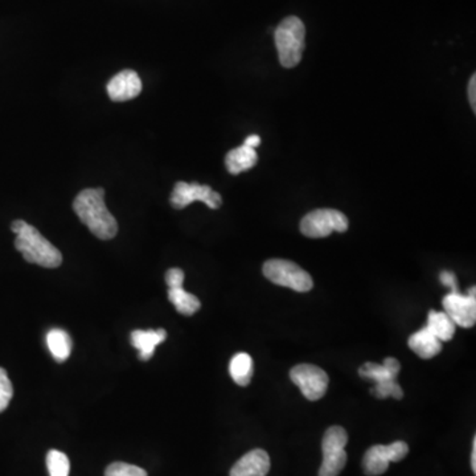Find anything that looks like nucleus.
<instances>
[{
    "label": "nucleus",
    "mask_w": 476,
    "mask_h": 476,
    "mask_svg": "<svg viewBox=\"0 0 476 476\" xmlns=\"http://www.w3.org/2000/svg\"><path fill=\"white\" fill-rule=\"evenodd\" d=\"M270 456L265 450H252L234 463L231 476H266L270 471Z\"/></svg>",
    "instance_id": "f8f14e48"
},
{
    "label": "nucleus",
    "mask_w": 476,
    "mask_h": 476,
    "mask_svg": "<svg viewBox=\"0 0 476 476\" xmlns=\"http://www.w3.org/2000/svg\"><path fill=\"white\" fill-rule=\"evenodd\" d=\"M469 99L470 104H471L472 110L476 112V76H472L470 79L469 84Z\"/></svg>",
    "instance_id": "bb28decb"
},
{
    "label": "nucleus",
    "mask_w": 476,
    "mask_h": 476,
    "mask_svg": "<svg viewBox=\"0 0 476 476\" xmlns=\"http://www.w3.org/2000/svg\"><path fill=\"white\" fill-rule=\"evenodd\" d=\"M169 299L181 316H192L201 307L198 298L194 296V294L187 293L183 286L181 288H169Z\"/></svg>",
    "instance_id": "aec40b11"
},
{
    "label": "nucleus",
    "mask_w": 476,
    "mask_h": 476,
    "mask_svg": "<svg viewBox=\"0 0 476 476\" xmlns=\"http://www.w3.org/2000/svg\"><path fill=\"white\" fill-rule=\"evenodd\" d=\"M372 396H375L376 398L384 399L388 397H393L396 399H401L404 397V390L399 387L397 380H392V381L381 382V384H375V388L371 389Z\"/></svg>",
    "instance_id": "4be33fe9"
},
{
    "label": "nucleus",
    "mask_w": 476,
    "mask_h": 476,
    "mask_svg": "<svg viewBox=\"0 0 476 476\" xmlns=\"http://www.w3.org/2000/svg\"><path fill=\"white\" fill-rule=\"evenodd\" d=\"M444 313L452 317L456 325L471 328L476 322V297L475 288L469 290V296L456 293L447 294L444 298Z\"/></svg>",
    "instance_id": "9d476101"
},
{
    "label": "nucleus",
    "mask_w": 476,
    "mask_h": 476,
    "mask_svg": "<svg viewBox=\"0 0 476 476\" xmlns=\"http://www.w3.org/2000/svg\"><path fill=\"white\" fill-rule=\"evenodd\" d=\"M399 370H401V365L398 360L387 357L381 365L376 362H365L360 367L359 375L367 381H372L373 384H381V382L397 380Z\"/></svg>",
    "instance_id": "ddd939ff"
},
{
    "label": "nucleus",
    "mask_w": 476,
    "mask_h": 476,
    "mask_svg": "<svg viewBox=\"0 0 476 476\" xmlns=\"http://www.w3.org/2000/svg\"><path fill=\"white\" fill-rule=\"evenodd\" d=\"M253 370V359L245 352L237 353L229 364V373L240 387H248L251 384Z\"/></svg>",
    "instance_id": "6ab92c4d"
},
{
    "label": "nucleus",
    "mask_w": 476,
    "mask_h": 476,
    "mask_svg": "<svg viewBox=\"0 0 476 476\" xmlns=\"http://www.w3.org/2000/svg\"><path fill=\"white\" fill-rule=\"evenodd\" d=\"M47 467L50 476H69V458L59 450L48 452Z\"/></svg>",
    "instance_id": "412c9836"
},
{
    "label": "nucleus",
    "mask_w": 476,
    "mask_h": 476,
    "mask_svg": "<svg viewBox=\"0 0 476 476\" xmlns=\"http://www.w3.org/2000/svg\"><path fill=\"white\" fill-rule=\"evenodd\" d=\"M290 379L308 401H317L327 392V373L313 364H299L290 371Z\"/></svg>",
    "instance_id": "1a4fd4ad"
},
{
    "label": "nucleus",
    "mask_w": 476,
    "mask_h": 476,
    "mask_svg": "<svg viewBox=\"0 0 476 476\" xmlns=\"http://www.w3.org/2000/svg\"><path fill=\"white\" fill-rule=\"evenodd\" d=\"M195 201H201L211 209H218L223 204V197L209 186L178 181L172 189L171 197H169L172 208L184 209Z\"/></svg>",
    "instance_id": "6e6552de"
},
{
    "label": "nucleus",
    "mask_w": 476,
    "mask_h": 476,
    "mask_svg": "<svg viewBox=\"0 0 476 476\" xmlns=\"http://www.w3.org/2000/svg\"><path fill=\"white\" fill-rule=\"evenodd\" d=\"M426 328L441 342H450L455 335L456 325L446 313L430 311Z\"/></svg>",
    "instance_id": "f3484780"
},
{
    "label": "nucleus",
    "mask_w": 476,
    "mask_h": 476,
    "mask_svg": "<svg viewBox=\"0 0 476 476\" xmlns=\"http://www.w3.org/2000/svg\"><path fill=\"white\" fill-rule=\"evenodd\" d=\"M347 229V216L336 209H316L300 221V232L310 238L327 237L334 232L344 233Z\"/></svg>",
    "instance_id": "423d86ee"
},
{
    "label": "nucleus",
    "mask_w": 476,
    "mask_h": 476,
    "mask_svg": "<svg viewBox=\"0 0 476 476\" xmlns=\"http://www.w3.org/2000/svg\"><path fill=\"white\" fill-rule=\"evenodd\" d=\"M105 476H147V472L141 467L134 466V464L115 462V463L107 466Z\"/></svg>",
    "instance_id": "5701e85b"
},
{
    "label": "nucleus",
    "mask_w": 476,
    "mask_h": 476,
    "mask_svg": "<svg viewBox=\"0 0 476 476\" xmlns=\"http://www.w3.org/2000/svg\"><path fill=\"white\" fill-rule=\"evenodd\" d=\"M439 280H441L442 285L446 286V288H452V293H456L458 291V282H456V277L452 271H442L439 274Z\"/></svg>",
    "instance_id": "a878e982"
},
{
    "label": "nucleus",
    "mask_w": 476,
    "mask_h": 476,
    "mask_svg": "<svg viewBox=\"0 0 476 476\" xmlns=\"http://www.w3.org/2000/svg\"><path fill=\"white\" fill-rule=\"evenodd\" d=\"M258 155L256 150L252 147L243 146L231 150L225 157V166L229 174L238 175L241 172L249 171L256 166Z\"/></svg>",
    "instance_id": "dca6fc26"
},
{
    "label": "nucleus",
    "mask_w": 476,
    "mask_h": 476,
    "mask_svg": "<svg viewBox=\"0 0 476 476\" xmlns=\"http://www.w3.org/2000/svg\"><path fill=\"white\" fill-rule=\"evenodd\" d=\"M166 282L169 288H181L184 283V271L178 268L169 269L166 273Z\"/></svg>",
    "instance_id": "393cba45"
},
{
    "label": "nucleus",
    "mask_w": 476,
    "mask_h": 476,
    "mask_svg": "<svg viewBox=\"0 0 476 476\" xmlns=\"http://www.w3.org/2000/svg\"><path fill=\"white\" fill-rule=\"evenodd\" d=\"M243 144H245V146L252 147V149H256V147L260 146L261 144V138L258 137V135H251V137L245 139Z\"/></svg>",
    "instance_id": "cd10ccee"
},
{
    "label": "nucleus",
    "mask_w": 476,
    "mask_h": 476,
    "mask_svg": "<svg viewBox=\"0 0 476 476\" xmlns=\"http://www.w3.org/2000/svg\"><path fill=\"white\" fill-rule=\"evenodd\" d=\"M348 435L342 426H333L325 432L322 441L323 462L319 476H339L347 463L345 444Z\"/></svg>",
    "instance_id": "39448f33"
},
{
    "label": "nucleus",
    "mask_w": 476,
    "mask_h": 476,
    "mask_svg": "<svg viewBox=\"0 0 476 476\" xmlns=\"http://www.w3.org/2000/svg\"><path fill=\"white\" fill-rule=\"evenodd\" d=\"M471 467H472V472L476 474V438L475 436H474V441H472Z\"/></svg>",
    "instance_id": "c85d7f7f"
},
{
    "label": "nucleus",
    "mask_w": 476,
    "mask_h": 476,
    "mask_svg": "<svg viewBox=\"0 0 476 476\" xmlns=\"http://www.w3.org/2000/svg\"><path fill=\"white\" fill-rule=\"evenodd\" d=\"M409 454V446L402 441L393 444H375L365 453L362 458V470L365 475L379 476L384 474L389 469L390 462H399Z\"/></svg>",
    "instance_id": "0eeeda50"
},
{
    "label": "nucleus",
    "mask_w": 476,
    "mask_h": 476,
    "mask_svg": "<svg viewBox=\"0 0 476 476\" xmlns=\"http://www.w3.org/2000/svg\"><path fill=\"white\" fill-rule=\"evenodd\" d=\"M11 231L16 233L15 248L27 262L47 269H56L61 265V252L42 236L35 226L24 220H15L11 224Z\"/></svg>",
    "instance_id": "f03ea898"
},
{
    "label": "nucleus",
    "mask_w": 476,
    "mask_h": 476,
    "mask_svg": "<svg viewBox=\"0 0 476 476\" xmlns=\"http://www.w3.org/2000/svg\"><path fill=\"white\" fill-rule=\"evenodd\" d=\"M106 89L112 101H130L141 95L142 81L134 70H122L107 82Z\"/></svg>",
    "instance_id": "9b49d317"
},
{
    "label": "nucleus",
    "mask_w": 476,
    "mask_h": 476,
    "mask_svg": "<svg viewBox=\"0 0 476 476\" xmlns=\"http://www.w3.org/2000/svg\"><path fill=\"white\" fill-rule=\"evenodd\" d=\"M263 276L278 286L291 288L298 293H307L314 288V280L307 271L288 260L266 261Z\"/></svg>",
    "instance_id": "20e7f679"
},
{
    "label": "nucleus",
    "mask_w": 476,
    "mask_h": 476,
    "mask_svg": "<svg viewBox=\"0 0 476 476\" xmlns=\"http://www.w3.org/2000/svg\"><path fill=\"white\" fill-rule=\"evenodd\" d=\"M14 396L13 382L5 368H0V413L5 412Z\"/></svg>",
    "instance_id": "b1692460"
},
{
    "label": "nucleus",
    "mask_w": 476,
    "mask_h": 476,
    "mask_svg": "<svg viewBox=\"0 0 476 476\" xmlns=\"http://www.w3.org/2000/svg\"><path fill=\"white\" fill-rule=\"evenodd\" d=\"M47 345L56 362H64L69 359L72 352V339L67 331L53 328L47 334Z\"/></svg>",
    "instance_id": "a211bd4d"
},
{
    "label": "nucleus",
    "mask_w": 476,
    "mask_h": 476,
    "mask_svg": "<svg viewBox=\"0 0 476 476\" xmlns=\"http://www.w3.org/2000/svg\"><path fill=\"white\" fill-rule=\"evenodd\" d=\"M167 333L163 328L159 330H135L133 331L130 340L133 347L137 348L139 359L142 362H147L151 359L155 353V348L166 340Z\"/></svg>",
    "instance_id": "4468645a"
},
{
    "label": "nucleus",
    "mask_w": 476,
    "mask_h": 476,
    "mask_svg": "<svg viewBox=\"0 0 476 476\" xmlns=\"http://www.w3.org/2000/svg\"><path fill=\"white\" fill-rule=\"evenodd\" d=\"M407 344L416 355L425 360L433 359L442 351L441 340L436 339L426 327L413 334L407 340Z\"/></svg>",
    "instance_id": "2eb2a0df"
},
{
    "label": "nucleus",
    "mask_w": 476,
    "mask_h": 476,
    "mask_svg": "<svg viewBox=\"0 0 476 476\" xmlns=\"http://www.w3.org/2000/svg\"><path fill=\"white\" fill-rule=\"evenodd\" d=\"M73 209L84 225L99 240H112L117 236L118 224L105 206L104 188H87L73 201Z\"/></svg>",
    "instance_id": "f257e3e1"
},
{
    "label": "nucleus",
    "mask_w": 476,
    "mask_h": 476,
    "mask_svg": "<svg viewBox=\"0 0 476 476\" xmlns=\"http://www.w3.org/2000/svg\"><path fill=\"white\" fill-rule=\"evenodd\" d=\"M305 24L297 16H288L278 25L276 45L282 67L294 68L299 64L305 50Z\"/></svg>",
    "instance_id": "7ed1b4c3"
}]
</instances>
